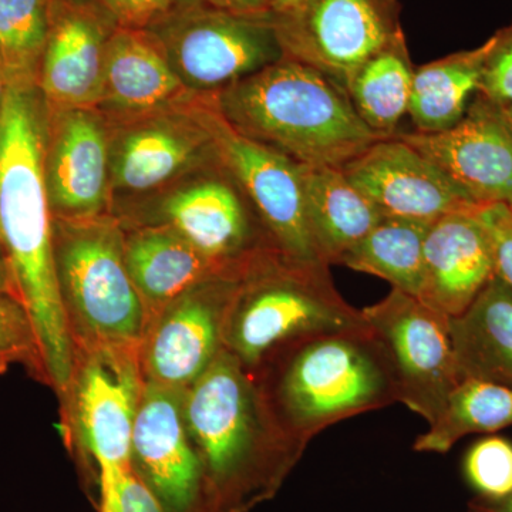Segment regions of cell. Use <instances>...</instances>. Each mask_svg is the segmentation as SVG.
<instances>
[{
	"label": "cell",
	"mask_w": 512,
	"mask_h": 512,
	"mask_svg": "<svg viewBox=\"0 0 512 512\" xmlns=\"http://www.w3.org/2000/svg\"><path fill=\"white\" fill-rule=\"evenodd\" d=\"M468 484L481 500L500 501L512 494V443L504 437L477 441L464 458Z\"/></svg>",
	"instance_id": "4dcf8cb0"
},
{
	"label": "cell",
	"mask_w": 512,
	"mask_h": 512,
	"mask_svg": "<svg viewBox=\"0 0 512 512\" xmlns=\"http://www.w3.org/2000/svg\"><path fill=\"white\" fill-rule=\"evenodd\" d=\"M131 447L164 503L174 511L188 510L197 498L201 467L190 444L181 390L144 383Z\"/></svg>",
	"instance_id": "d6986e66"
},
{
	"label": "cell",
	"mask_w": 512,
	"mask_h": 512,
	"mask_svg": "<svg viewBox=\"0 0 512 512\" xmlns=\"http://www.w3.org/2000/svg\"><path fill=\"white\" fill-rule=\"evenodd\" d=\"M505 111H507L508 117H510V119L512 121V106L508 107V109H505Z\"/></svg>",
	"instance_id": "60d3db41"
},
{
	"label": "cell",
	"mask_w": 512,
	"mask_h": 512,
	"mask_svg": "<svg viewBox=\"0 0 512 512\" xmlns=\"http://www.w3.org/2000/svg\"><path fill=\"white\" fill-rule=\"evenodd\" d=\"M49 113L35 84H6L0 101V251L35 325L47 383L69 394L76 343L60 296L45 178Z\"/></svg>",
	"instance_id": "6da1fadb"
},
{
	"label": "cell",
	"mask_w": 512,
	"mask_h": 512,
	"mask_svg": "<svg viewBox=\"0 0 512 512\" xmlns=\"http://www.w3.org/2000/svg\"><path fill=\"white\" fill-rule=\"evenodd\" d=\"M53 0H0V62L6 84H35L49 39Z\"/></svg>",
	"instance_id": "f1b7e54d"
},
{
	"label": "cell",
	"mask_w": 512,
	"mask_h": 512,
	"mask_svg": "<svg viewBox=\"0 0 512 512\" xmlns=\"http://www.w3.org/2000/svg\"><path fill=\"white\" fill-rule=\"evenodd\" d=\"M493 242L495 275L512 288V210L495 204L477 211Z\"/></svg>",
	"instance_id": "836d02e7"
},
{
	"label": "cell",
	"mask_w": 512,
	"mask_h": 512,
	"mask_svg": "<svg viewBox=\"0 0 512 512\" xmlns=\"http://www.w3.org/2000/svg\"><path fill=\"white\" fill-rule=\"evenodd\" d=\"M302 184L316 254L323 264L340 265L384 215L342 168L302 165Z\"/></svg>",
	"instance_id": "603a6c76"
},
{
	"label": "cell",
	"mask_w": 512,
	"mask_h": 512,
	"mask_svg": "<svg viewBox=\"0 0 512 512\" xmlns=\"http://www.w3.org/2000/svg\"><path fill=\"white\" fill-rule=\"evenodd\" d=\"M342 170L384 217L431 224L481 208L439 165L397 134L377 140Z\"/></svg>",
	"instance_id": "7c38bea8"
},
{
	"label": "cell",
	"mask_w": 512,
	"mask_h": 512,
	"mask_svg": "<svg viewBox=\"0 0 512 512\" xmlns=\"http://www.w3.org/2000/svg\"><path fill=\"white\" fill-rule=\"evenodd\" d=\"M16 363L47 382L39 339L29 312L16 296L0 293V372Z\"/></svg>",
	"instance_id": "f546056e"
},
{
	"label": "cell",
	"mask_w": 512,
	"mask_h": 512,
	"mask_svg": "<svg viewBox=\"0 0 512 512\" xmlns=\"http://www.w3.org/2000/svg\"><path fill=\"white\" fill-rule=\"evenodd\" d=\"M0 293H2V295H12L18 298V293H16L15 288V282H13L8 262H6L5 256H3L2 251H0Z\"/></svg>",
	"instance_id": "74e56055"
},
{
	"label": "cell",
	"mask_w": 512,
	"mask_h": 512,
	"mask_svg": "<svg viewBox=\"0 0 512 512\" xmlns=\"http://www.w3.org/2000/svg\"><path fill=\"white\" fill-rule=\"evenodd\" d=\"M212 8L244 16L274 15L269 0H204Z\"/></svg>",
	"instance_id": "d590c367"
},
{
	"label": "cell",
	"mask_w": 512,
	"mask_h": 512,
	"mask_svg": "<svg viewBox=\"0 0 512 512\" xmlns=\"http://www.w3.org/2000/svg\"><path fill=\"white\" fill-rule=\"evenodd\" d=\"M239 279H210L165 306L144 342L150 382L187 389L214 362L225 348V325Z\"/></svg>",
	"instance_id": "5bb4252c"
},
{
	"label": "cell",
	"mask_w": 512,
	"mask_h": 512,
	"mask_svg": "<svg viewBox=\"0 0 512 512\" xmlns=\"http://www.w3.org/2000/svg\"><path fill=\"white\" fill-rule=\"evenodd\" d=\"M87 349L70 393L80 437L100 467L101 512H109L117 484L133 468L131 443L144 383L137 348L101 345Z\"/></svg>",
	"instance_id": "30bf717a"
},
{
	"label": "cell",
	"mask_w": 512,
	"mask_h": 512,
	"mask_svg": "<svg viewBox=\"0 0 512 512\" xmlns=\"http://www.w3.org/2000/svg\"><path fill=\"white\" fill-rule=\"evenodd\" d=\"M151 33L187 89L212 96L284 59L275 15L244 16L177 0Z\"/></svg>",
	"instance_id": "52a82bcc"
},
{
	"label": "cell",
	"mask_w": 512,
	"mask_h": 512,
	"mask_svg": "<svg viewBox=\"0 0 512 512\" xmlns=\"http://www.w3.org/2000/svg\"><path fill=\"white\" fill-rule=\"evenodd\" d=\"M194 111L210 133L218 163L247 195L279 251L298 261L322 262L306 221L302 165L238 133L214 97H202Z\"/></svg>",
	"instance_id": "ba28073f"
},
{
	"label": "cell",
	"mask_w": 512,
	"mask_h": 512,
	"mask_svg": "<svg viewBox=\"0 0 512 512\" xmlns=\"http://www.w3.org/2000/svg\"><path fill=\"white\" fill-rule=\"evenodd\" d=\"M109 512H164L156 495L130 468L117 484Z\"/></svg>",
	"instance_id": "e575fe53"
},
{
	"label": "cell",
	"mask_w": 512,
	"mask_h": 512,
	"mask_svg": "<svg viewBox=\"0 0 512 512\" xmlns=\"http://www.w3.org/2000/svg\"><path fill=\"white\" fill-rule=\"evenodd\" d=\"M461 380L512 386V288L495 275L476 301L450 318Z\"/></svg>",
	"instance_id": "cb8c5ba5"
},
{
	"label": "cell",
	"mask_w": 512,
	"mask_h": 512,
	"mask_svg": "<svg viewBox=\"0 0 512 512\" xmlns=\"http://www.w3.org/2000/svg\"><path fill=\"white\" fill-rule=\"evenodd\" d=\"M245 198L227 173L178 190L164 202L163 210L167 225L225 275L239 279L262 255L278 249L259 247Z\"/></svg>",
	"instance_id": "ac0fdd59"
},
{
	"label": "cell",
	"mask_w": 512,
	"mask_h": 512,
	"mask_svg": "<svg viewBox=\"0 0 512 512\" xmlns=\"http://www.w3.org/2000/svg\"><path fill=\"white\" fill-rule=\"evenodd\" d=\"M124 239L109 218H53V249L60 296L73 339L86 346L138 348L147 308L124 258Z\"/></svg>",
	"instance_id": "8992f818"
},
{
	"label": "cell",
	"mask_w": 512,
	"mask_h": 512,
	"mask_svg": "<svg viewBox=\"0 0 512 512\" xmlns=\"http://www.w3.org/2000/svg\"><path fill=\"white\" fill-rule=\"evenodd\" d=\"M212 97L238 133L303 167L343 168L382 140L360 119L345 87L292 57Z\"/></svg>",
	"instance_id": "7a4b0ae2"
},
{
	"label": "cell",
	"mask_w": 512,
	"mask_h": 512,
	"mask_svg": "<svg viewBox=\"0 0 512 512\" xmlns=\"http://www.w3.org/2000/svg\"><path fill=\"white\" fill-rule=\"evenodd\" d=\"M268 357H276L261 389L269 412L305 446L332 424L399 402L392 357L369 325L303 336Z\"/></svg>",
	"instance_id": "3957f363"
},
{
	"label": "cell",
	"mask_w": 512,
	"mask_h": 512,
	"mask_svg": "<svg viewBox=\"0 0 512 512\" xmlns=\"http://www.w3.org/2000/svg\"><path fill=\"white\" fill-rule=\"evenodd\" d=\"M6 90V79L5 73H3L2 62H0V101L3 99V94H5Z\"/></svg>",
	"instance_id": "ab89813d"
},
{
	"label": "cell",
	"mask_w": 512,
	"mask_h": 512,
	"mask_svg": "<svg viewBox=\"0 0 512 512\" xmlns=\"http://www.w3.org/2000/svg\"><path fill=\"white\" fill-rule=\"evenodd\" d=\"M468 512H512V494L500 501L478 500L468 507Z\"/></svg>",
	"instance_id": "8d00e7d4"
},
{
	"label": "cell",
	"mask_w": 512,
	"mask_h": 512,
	"mask_svg": "<svg viewBox=\"0 0 512 512\" xmlns=\"http://www.w3.org/2000/svg\"><path fill=\"white\" fill-rule=\"evenodd\" d=\"M427 222L383 217L340 265L379 276L394 289L419 298L424 279Z\"/></svg>",
	"instance_id": "4316f807"
},
{
	"label": "cell",
	"mask_w": 512,
	"mask_h": 512,
	"mask_svg": "<svg viewBox=\"0 0 512 512\" xmlns=\"http://www.w3.org/2000/svg\"><path fill=\"white\" fill-rule=\"evenodd\" d=\"M478 93L504 109L512 106V23L488 39Z\"/></svg>",
	"instance_id": "1f68e13d"
},
{
	"label": "cell",
	"mask_w": 512,
	"mask_h": 512,
	"mask_svg": "<svg viewBox=\"0 0 512 512\" xmlns=\"http://www.w3.org/2000/svg\"><path fill=\"white\" fill-rule=\"evenodd\" d=\"M183 410L191 439L222 484L256 474L276 483L306 447L279 427L249 370L227 348L187 387Z\"/></svg>",
	"instance_id": "5b68a950"
},
{
	"label": "cell",
	"mask_w": 512,
	"mask_h": 512,
	"mask_svg": "<svg viewBox=\"0 0 512 512\" xmlns=\"http://www.w3.org/2000/svg\"><path fill=\"white\" fill-rule=\"evenodd\" d=\"M399 137L439 165L480 207L501 204L512 210V121L500 104L477 93L456 126Z\"/></svg>",
	"instance_id": "4fadbf2b"
},
{
	"label": "cell",
	"mask_w": 512,
	"mask_h": 512,
	"mask_svg": "<svg viewBox=\"0 0 512 512\" xmlns=\"http://www.w3.org/2000/svg\"><path fill=\"white\" fill-rule=\"evenodd\" d=\"M124 258L138 293L151 309H164L198 285L227 276L170 225L134 232L124 241Z\"/></svg>",
	"instance_id": "7402d4cb"
},
{
	"label": "cell",
	"mask_w": 512,
	"mask_h": 512,
	"mask_svg": "<svg viewBox=\"0 0 512 512\" xmlns=\"http://www.w3.org/2000/svg\"><path fill=\"white\" fill-rule=\"evenodd\" d=\"M414 70L403 33L363 63L346 83L356 113L380 138L396 136L400 121L409 114Z\"/></svg>",
	"instance_id": "484cf974"
},
{
	"label": "cell",
	"mask_w": 512,
	"mask_h": 512,
	"mask_svg": "<svg viewBox=\"0 0 512 512\" xmlns=\"http://www.w3.org/2000/svg\"><path fill=\"white\" fill-rule=\"evenodd\" d=\"M117 28L150 30L174 8L177 0H96Z\"/></svg>",
	"instance_id": "d6a6232c"
},
{
	"label": "cell",
	"mask_w": 512,
	"mask_h": 512,
	"mask_svg": "<svg viewBox=\"0 0 512 512\" xmlns=\"http://www.w3.org/2000/svg\"><path fill=\"white\" fill-rule=\"evenodd\" d=\"M362 313L392 357L399 402L430 426L461 382L450 318L394 288Z\"/></svg>",
	"instance_id": "9c48e42d"
},
{
	"label": "cell",
	"mask_w": 512,
	"mask_h": 512,
	"mask_svg": "<svg viewBox=\"0 0 512 512\" xmlns=\"http://www.w3.org/2000/svg\"><path fill=\"white\" fill-rule=\"evenodd\" d=\"M190 96L156 37L148 30L116 29L107 45L97 109L134 120L181 109Z\"/></svg>",
	"instance_id": "44dd1931"
},
{
	"label": "cell",
	"mask_w": 512,
	"mask_h": 512,
	"mask_svg": "<svg viewBox=\"0 0 512 512\" xmlns=\"http://www.w3.org/2000/svg\"><path fill=\"white\" fill-rule=\"evenodd\" d=\"M508 426H512V386L463 379L413 448L419 453L446 454L470 434L494 433Z\"/></svg>",
	"instance_id": "83f0119b"
},
{
	"label": "cell",
	"mask_w": 512,
	"mask_h": 512,
	"mask_svg": "<svg viewBox=\"0 0 512 512\" xmlns=\"http://www.w3.org/2000/svg\"><path fill=\"white\" fill-rule=\"evenodd\" d=\"M217 158L207 128L194 109L163 111L131 120L110 138L111 188L154 190L178 175Z\"/></svg>",
	"instance_id": "e0dca14e"
},
{
	"label": "cell",
	"mask_w": 512,
	"mask_h": 512,
	"mask_svg": "<svg viewBox=\"0 0 512 512\" xmlns=\"http://www.w3.org/2000/svg\"><path fill=\"white\" fill-rule=\"evenodd\" d=\"M45 178L57 220L101 217L111 190L110 137L96 109L49 111Z\"/></svg>",
	"instance_id": "9a60e30c"
},
{
	"label": "cell",
	"mask_w": 512,
	"mask_h": 512,
	"mask_svg": "<svg viewBox=\"0 0 512 512\" xmlns=\"http://www.w3.org/2000/svg\"><path fill=\"white\" fill-rule=\"evenodd\" d=\"M275 25L286 56L342 87L370 57L403 35L399 0H303L288 15L275 16Z\"/></svg>",
	"instance_id": "8fae6325"
},
{
	"label": "cell",
	"mask_w": 512,
	"mask_h": 512,
	"mask_svg": "<svg viewBox=\"0 0 512 512\" xmlns=\"http://www.w3.org/2000/svg\"><path fill=\"white\" fill-rule=\"evenodd\" d=\"M116 29L96 0H53L37 80L47 110H97L107 45Z\"/></svg>",
	"instance_id": "2e32d148"
},
{
	"label": "cell",
	"mask_w": 512,
	"mask_h": 512,
	"mask_svg": "<svg viewBox=\"0 0 512 512\" xmlns=\"http://www.w3.org/2000/svg\"><path fill=\"white\" fill-rule=\"evenodd\" d=\"M271 2L272 13L275 16H284L298 8L303 0H269Z\"/></svg>",
	"instance_id": "f35d334b"
},
{
	"label": "cell",
	"mask_w": 512,
	"mask_h": 512,
	"mask_svg": "<svg viewBox=\"0 0 512 512\" xmlns=\"http://www.w3.org/2000/svg\"><path fill=\"white\" fill-rule=\"evenodd\" d=\"M366 325L362 311L336 289L329 265L298 261L274 249L239 279L224 345L251 370L292 340Z\"/></svg>",
	"instance_id": "277c9868"
},
{
	"label": "cell",
	"mask_w": 512,
	"mask_h": 512,
	"mask_svg": "<svg viewBox=\"0 0 512 512\" xmlns=\"http://www.w3.org/2000/svg\"><path fill=\"white\" fill-rule=\"evenodd\" d=\"M488 40L414 70L409 116L419 133H440L466 116L471 99L480 92Z\"/></svg>",
	"instance_id": "d4e9b609"
},
{
	"label": "cell",
	"mask_w": 512,
	"mask_h": 512,
	"mask_svg": "<svg viewBox=\"0 0 512 512\" xmlns=\"http://www.w3.org/2000/svg\"><path fill=\"white\" fill-rule=\"evenodd\" d=\"M477 211L446 215L427 229L419 299L448 318L466 311L495 276L493 242Z\"/></svg>",
	"instance_id": "ffe728a7"
}]
</instances>
